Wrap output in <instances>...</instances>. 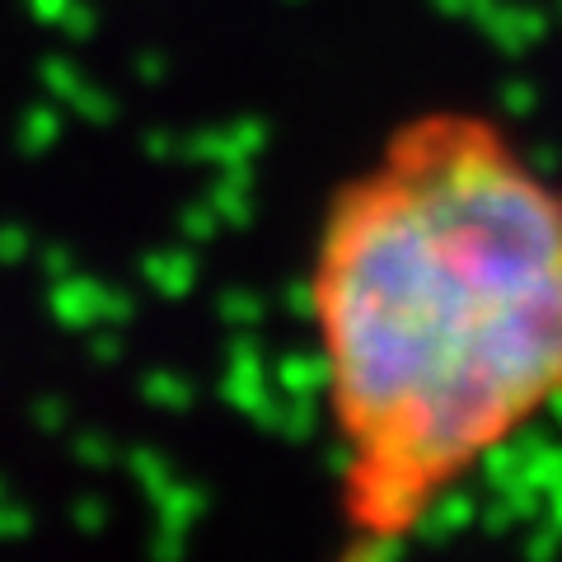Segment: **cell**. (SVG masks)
<instances>
[{
    "mask_svg": "<svg viewBox=\"0 0 562 562\" xmlns=\"http://www.w3.org/2000/svg\"><path fill=\"white\" fill-rule=\"evenodd\" d=\"M301 305L338 535L403 549L562 417V173L492 109L403 113L324 192Z\"/></svg>",
    "mask_w": 562,
    "mask_h": 562,
    "instance_id": "cell-1",
    "label": "cell"
}]
</instances>
